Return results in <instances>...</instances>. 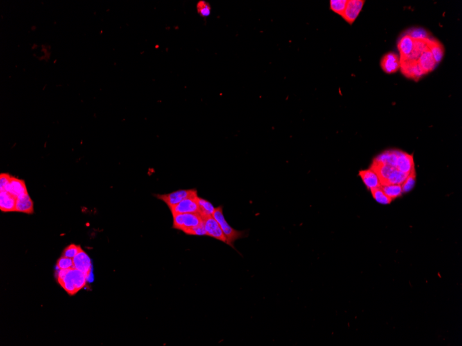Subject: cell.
I'll return each instance as SVG.
<instances>
[{
    "mask_svg": "<svg viewBox=\"0 0 462 346\" xmlns=\"http://www.w3.org/2000/svg\"><path fill=\"white\" fill-rule=\"evenodd\" d=\"M404 35H408L413 39H429L431 37L427 30L422 28H413L408 30Z\"/></svg>",
    "mask_w": 462,
    "mask_h": 346,
    "instance_id": "cell-21",
    "label": "cell"
},
{
    "mask_svg": "<svg viewBox=\"0 0 462 346\" xmlns=\"http://www.w3.org/2000/svg\"><path fill=\"white\" fill-rule=\"evenodd\" d=\"M198 205L200 208V214L203 217V218L213 216V212L216 209L210 201L206 199L200 198V197L198 198Z\"/></svg>",
    "mask_w": 462,
    "mask_h": 346,
    "instance_id": "cell-20",
    "label": "cell"
},
{
    "mask_svg": "<svg viewBox=\"0 0 462 346\" xmlns=\"http://www.w3.org/2000/svg\"><path fill=\"white\" fill-rule=\"evenodd\" d=\"M199 196L185 199L180 203L170 207L172 214H200L198 205Z\"/></svg>",
    "mask_w": 462,
    "mask_h": 346,
    "instance_id": "cell-5",
    "label": "cell"
},
{
    "mask_svg": "<svg viewBox=\"0 0 462 346\" xmlns=\"http://www.w3.org/2000/svg\"><path fill=\"white\" fill-rule=\"evenodd\" d=\"M17 197L8 192L6 190H1L0 192V209L3 212L15 211Z\"/></svg>",
    "mask_w": 462,
    "mask_h": 346,
    "instance_id": "cell-13",
    "label": "cell"
},
{
    "mask_svg": "<svg viewBox=\"0 0 462 346\" xmlns=\"http://www.w3.org/2000/svg\"><path fill=\"white\" fill-rule=\"evenodd\" d=\"M213 216L220 224L224 234L225 235L226 238H227V245L232 247V248L235 249L234 246V242L239 239V238H244L245 236H246V234H245L246 232L245 231L236 230V229L232 228V227L229 225V224L227 223V220L225 219V216H224L223 207L222 206H219V207L216 208L214 212H213Z\"/></svg>",
    "mask_w": 462,
    "mask_h": 346,
    "instance_id": "cell-2",
    "label": "cell"
},
{
    "mask_svg": "<svg viewBox=\"0 0 462 346\" xmlns=\"http://www.w3.org/2000/svg\"><path fill=\"white\" fill-rule=\"evenodd\" d=\"M73 259L75 268L80 270L88 278L92 271V263L88 254L82 250Z\"/></svg>",
    "mask_w": 462,
    "mask_h": 346,
    "instance_id": "cell-10",
    "label": "cell"
},
{
    "mask_svg": "<svg viewBox=\"0 0 462 346\" xmlns=\"http://www.w3.org/2000/svg\"><path fill=\"white\" fill-rule=\"evenodd\" d=\"M370 191H371L373 198L379 203L383 204V205H388L392 202L391 199L388 198L385 194V193L383 192V190L380 187L375 188V189L370 190Z\"/></svg>",
    "mask_w": 462,
    "mask_h": 346,
    "instance_id": "cell-22",
    "label": "cell"
},
{
    "mask_svg": "<svg viewBox=\"0 0 462 346\" xmlns=\"http://www.w3.org/2000/svg\"><path fill=\"white\" fill-rule=\"evenodd\" d=\"M186 234L187 235H193V236H207V232H206L205 227H204V223L201 224V225L197 226V227H193L190 230L188 231L186 233Z\"/></svg>",
    "mask_w": 462,
    "mask_h": 346,
    "instance_id": "cell-28",
    "label": "cell"
},
{
    "mask_svg": "<svg viewBox=\"0 0 462 346\" xmlns=\"http://www.w3.org/2000/svg\"><path fill=\"white\" fill-rule=\"evenodd\" d=\"M417 62H418L419 66L425 73V75L432 72L433 70L436 68L437 64H438L435 62L434 57H433L432 53L430 51L429 48H427L421 55L420 58L417 60Z\"/></svg>",
    "mask_w": 462,
    "mask_h": 346,
    "instance_id": "cell-15",
    "label": "cell"
},
{
    "mask_svg": "<svg viewBox=\"0 0 462 346\" xmlns=\"http://www.w3.org/2000/svg\"><path fill=\"white\" fill-rule=\"evenodd\" d=\"M197 10L202 17H207L211 15V6L210 3L206 1H200L197 4Z\"/></svg>",
    "mask_w": 462,
    "mask_h": 346,
    "instance_id": "cell-27",
    "label": "cell"
},
{
    "mask_svg": "<svg viewBox=\"0 0 462 346\" xmlns=\"http://www.w3.org/2000/svg\"><path fill=\"white\" fill-rule=\"evenodd\" d=\"M359 175L369 190L381 187V184L379 177L371 169L361 170L359 172Z\"/></svg>",
    "mask_w": 462,
    "mask_h": 346,
    "instance_id": "cell-14",
    "label": "cell"
},
{
    "mask_svg": "<svg viewBox=\"0 0 462 346\" xmlns=\"http://www.w3.org/2000/svg\"><path fill=\"white\" fill-rule=\"evenodd\" d=\"M400 64L402 72L406 78L417 81L425 75L416 60L402 59L400 60Z\"/></svg>",
    "mask_w": 462,
    "mask_h": 346,
    "instance_id": "cell-6",
    "label": "cell"
},
{
    "mask_svg": "<svg viewBox=\"0 0 462 346\" xmlns=\"http://www.w3.org/2000/svg\"><path fill=\"white\" fill-rule=\"evenodd\" d=\"M57 282L69 296H73L87 286L88 278L76 268L58 270L55 273Z\"/></svg>",
    "mask_w": 462,
    "mask_h": 346,
    "instance_id": "cell-1",
    "label": "cell"
},
{
    "mask_svg": "<svg viewBox=\"0 0 462 346\" xmlns=\"http://www.w3.org/2000/svg\"><path fill=\"white\" fill-rule=\"evenodd\" d=\"M380 188L383 190L385 194L392 200L400 196L403 193L401 184H386V185H381Z\"/></svg>",
    "mask_w": 462,
    "mask_h": 346,
    "instance_id": "cell-19",
    "label": "cell"
},
{
    "mask_svg": "<svg viewBox=\"0 0 462 346\" xmlns=\"http://www.w3.org/2000/svg\"><path fill=\"white\" fill-rule=\"evenodd\" d=\"M56 268L58 270H70L75 268L73 259L61 256L60 259L57 261Z\"/></svg>",
    "mask_w": 462,
    "mask_h": 346,
    "instance_id": "cell-25",
    "label": "cell"
},
{
    "mask_svg": "<svg viewBox=\"0 0 462 346\" xmlns=\"http://www.w3.org/2000/svg\"><path fill=\"white\" fill-rule=\"evenodd\" d=\"M415 182H416V171H415V169H414L413 171L408 175L404 183L402 184V192L407 193L408 191H411L413 188L415 187Z\"/></svg>",
    "mask_w": 462,
    "mask_h": 346,
    "instance_id": "cell-23",
    "label": "cell"
},
{
    "mask_svg": "<svg viewBox=\"0 0 462 346\" xmlns=\"http://www.w3.org/2000/svg\"><path fill=\"white\" fill-rule=\"evenodd\" d=\"M15 211L16 212L24 213V214H33L34 203L28 193L17 198Z\"/></svg>",
    "mask_w": 462,
    "mask_h": 346,
    "instance_id": "cell-17",
    "label": "cell"
},
{
    "mask_svg": "<svg viewBox=\"0 0 462 346\" xmlns=\"http://www.w3.org/2000/svg\"><path fill=\"white\" fill-rule=\"evenodd\" d=\"M330 9L342 16L346 8L347 0H331Z\"/></svg>",
    "mask_w": 462,
    "mask_h": 346,
    "instance_id": "cell-24",
    "label": "cell"
},
{
    "mask_svg": "<svg viewBox=\"0 0 462 346\" xmlns=\"http://www.w3.org/2000/svg\"><path fill=\"white\" fill-rule=\"evenodd\" d=\"M173 228L186 233L193 227L204 223L203 217L200 214H173Z\"/></svg>",
    "mask_w": 462,
    "mask_h": 346,
    "instance_id": "cell-3",
    "label": "cell"
},
{
    "mask_svg": "<svg viewBox=\"0 0 462 346\" xmlns=\"http://www.w3.org/2000/svg\"><path fill=\"white\" fill-rule=\"evenodd\" d=\"M154 196L164 202L170 208L185 199L198 196V192L196 189H179L166 194H155Z\"/></svg>",
    "mask_w": 462,
    "mask_h": 346,
    "instance_id": "cell-4",
    "label": "cell"
},
{
    "mask_svg": "<svg viewBox=\"0 0 462 346\" xmlns=\"http://www.w3.org/2000/svg\"><path fill=\"white\" fill-rule=\"evenodd\" d=\"M381 66L385 73L388 74L395 73L400 69V57L397 53L390 52L383 57Z\"/></svg>",
    "mask_w": 462,
    "mask_h": 346,
    "instance_id": "cell-9",
    "label": "cell"
},
{
    "mask_svg": "<svg viewBox=\"0 0 462 346\" xmlns=\"http://www.w3.org/2000/svg\"><path fill=\"white\" fill-rule=\"evenodd\" d=\"M11 177L12 175H10L9 173H1V174H0V186H1L0 189H4L7 184L9 182Z\"/></svg>",
    "mask_w": 462,
    "mask_h": 346,
    "instance_id": "cell-29",
    "label": "cell"
},
{
    "mask_svg": "<svg viewBox=\"0 0 462 346\" xmlns=\"http://www.w3.org/2000/svg\"><path fill=\"white\" fill-rule=\"evenodd\" d=\"M414 44H415V42H414L413 38L408 35H402V37L399 39L398 44H397V48L400 53L399 57L403 58L411 54L412 51H413Z\"/></svg>",
    "mask_w": 462,
    "mask_h": 346,
    "instance_id": "cell-18",
    "label": "cell"
},
{
    "mask_svg": "<svg viewBox=\"0 0 462 346\" xmlns=\"http://www.w3.org/2000/svg\"><path fill=\"white\" fill-rule=\"evenodd\" d=\"M426 44H427L428 48L432 53L436 63H440L443 59L444 52H445L442 43L438 41V39L430 37V38L427 39Z\"/></svg>",
    "mask_w": 462,
    "mask_h": 346,
    "instance_id": "cell-16",
    "label": "cell"
},
{
    "mask_svg": "<svg viewBox=\"0 0 462 346\" xmlns=\"http://www.w3.org/2000/svg\"><path fill=\"white\" fill-rule=\"evenodd\" d=\"M2 190H6L8 192L12 193L17 198L28 193L25 181L14 176L11 177L9 182L7 184L4 189Z\"/></svg>",
    "mask_w": 462,
    "mask_h": 346,
    "instance_id": "cell-12",
    "label": "cell"
},
{
    "mask_svg": "<svg viewBox=\"0 0 462 346\" xmlns=\"http://www.w3.org/2000/svg\"><path fill=\"white\" fill-rule=\"evenodd\" d=\"M204 227H205L207 236L210 237L216 238L227 244V239L225 235L224 234L223 231L220 227V224L217 221L213 216H208L204 218Z\"/></svg>",
    "mask_w": 462,
    "mask_h": 346,
    "instance_id": "cell-8",
    "label": "cell"
},
{
    "mask_svg": "<svg viewBox=\"0 0 462 346\" xmlns=\"http://www.w3.org/2000/svg\"><path fill=\"white\" fill-rule=\"evenodd\" d=\"M415 168L413 154L399 150L397 170L404 173H410Z\"/></svg>",
    "mask_w": 462,
    "mask_h": 346,
    "instance_id": "cell-11",
    "label": "cell"
},
{
    "mask_svg": "<svg viewBox=\"0 0 462 346\" xmlns=\"http://www.w3.org/2000/svg\"><path fill=\"white\" fill-rule=\"evenodd\" d=\"M363 0H349L347 1L346 8L341 17L349 24L352 25L359 17L363 7L365 4Z\"/></svg>",
    "mask_w": 462,
    "mask_h": 346,
    "instance_id": "cell-7",
    "label": "cell"
},
{
    "mask_svg": "<svg viewBox=\"0 0 462 346\" xmlns=\"http://www.w3.org/2000/svg\"><path fill=\"white\" fill-rule=\"evenodd\" d=\"M82 250V249L80 245L71 244V245H68L67 247L64 249L63 252L62 253V256L73 259Z\"/></svg>",
    "mask_w": 462,
    "mask_h": 346,
    "instance_id": "cell-26",
    "label": "cell"
}]
</instances>
